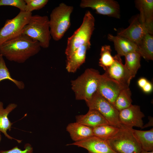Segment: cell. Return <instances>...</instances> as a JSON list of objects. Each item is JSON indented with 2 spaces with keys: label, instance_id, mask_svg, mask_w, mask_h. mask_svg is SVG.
I'll use <instances>...</instances> for the list:
<instances>
[{
  "label": "cell",
  "instance_id": "1",
  "mask_svg": "<svg viewBox=\"0 0 153 153\" xmlns=\"http://www.w3.org/2000/svg\"><path fill=\"white\" fill-rule=\"evenodd\" d=\"M41 47L38 41L22 34L4 43L0 47V54L10 61L23 63L38 54Z\"/></svg>",
  "mask_w": 153,
  "mask_h": 153
},
{
  "label": "cell",
  "instance_id": "2",
  "mask_svg": "<svg viewBox=\"0 0 153 153\" xmlns=\"http://www.w3.org/2000/svg\"><path fill=\"white\" fill-rule=\"evenodd\" d=\"M101 75L98 70L88 68L76 79L72 80L71 88L76 99L85 102L89 100L97 91Z\"/></svg>",
  "mask_w": 153,
  "mask_h": 153
},
{
  "label": "cell",
  "instance_id": "3",
  "mask_svg": "<svg viewBox=\"0 0 153 153\" xmlns=\"http://www.w3.org/2000/svg\"><path fill=\"white\" fill-rule=\"evenodd\" d=\"M49 21L47 16L32 15L24 27L22 34L38 41L41 47L47 48L49 46L52 38Z\"/></svg>",
  "mask_w": 153,
  "mask_h": 153
},
{
  "label": "cell",
  "instance_id": "4",
  "mask_svg": "<svg viewBox=\"0 0 153 153\" xmlns=\"http://www.w3.org/2000/svg\"><path fill=\"white\" fill-rule=\"evenodd\" d=\"M95 18L89 11L85 13L80 27L69 37L67 41L65 53L67 60L80 47L90 42L95 29Z\"/></svg>",
  "mask_w": 153,
  "mask_h": 153
},
{
  "label": "cell",
  "instance_id": "5",
  "mask_svg": "<svg viewBox=\"0 0 153 153\" xmlns=\"http://www.w3.org/2000/svg\"><path fill=\"white\" fill-rule=\"evenodd\" d=\"M73 7L64 3L60 4L52 10L49 25L52 38L55 41L61 39L71 26V15Z\"/></svg>",
  "mask_w": 153,
  "mask_h": 153
},
{
  "label": "cell",
  "instance_id": "6",
  "mask_svg": "<svg viewBox=\"0 0 153 153\" xmlns=\"http://www.w3.org/2000/svg\"><path fill=\"white\" fill-rule=\"evenodd\" d=\"M123 126L112 137L107 140L117 153H141V146L132 129Z\"/></svg>",
  "mask_w": 153,
  "mask_h": 153
},
{
  "label": "cell",
  "instance_id": "7",
  "mask_svg": "<svg viewBox=\"0 0 153 153\" xmlns=\"http://www.w3.org/2000/svg\"><path fill=\"white\" fill-rule=\"evenodd\" d=\"M86 102L89 109L98 111L107 120L110 125L118 128L122 126L119 120V112L113 104L103 97L97 91Z\"/></svg>",
  "mask_w": 153,
  "mask_h": 153
},
{
  "label": "cell",
  "instance_id": "8",
  "mask_svg": "<svg viewBox=\"0 0 153 153\" xmlns=\"http://www.w3.org/2000/svg\"><path fill=\"white\" fill-rule=\"evenodd\" d=\"M32 15L31 12L20 11L13 18L7 20L0 29V47L5 42L22 34Z\"/></svg>",
  "mask_w": 153,
  "mask_h": 153
},
{
  "label": "cell",
  "instance_id": "9",
  "mask_svg": "<svg viewBox=\"0 0 153 153\" xmlns=\"http://www.w3.org/2000/svg\"><path fill=\"white\" fill-rule=\"evenodd\" d=\"M80 7L90 8L97 14L120 18V7L117 2L113 0H82Z\"/></svg>",
  "mask_w": 153,
  "mask_h": 153
},
{
  "label": "cell",
  "instance_id": "10",
  "mask_svg": "<svg viewBox=\"0 0 153 153\" xmlns=\"http://www.w3.org/2000/svg\"><path fill=\"white\" fill-rule=\"evenodd\" d=\"M126 88H127L104 73L101 75L97 91L114 105L118 95L122 90Z\"/></svg>",
  "mask_w": 153,
  "mask_h": 153
},
{
  "label": "cell",
  "instance_id": "11",
  "mask_svg": "<svg viewBox=\"0 0 153 153\" xmlns=\"http://www.w3.org/2000/svg\"><path fill=\"white\" fill-rule=\"evenodd\" d=\"M144 116L139 106L132 105L119 111L118 115L121 124L130 129L134 127L143 128V118Z\"/></svg>",
  "mask_w": 153,
  "mask_h": 153
},
{
  "label": "cell",
  "instance_id": "12",
  "mask_svg": "<svg viewBox=\"0 0 153 153\" xmlns=\"http://www.w3.org/2000/svg\"><path fill=\"white\" fill-rule=\"evenodd\" d=\"M147 33L153 34L140 22L138 15L133 19L128 27L121 30L117 35L126 38L138 45Z\"/></svg>",
  "mask_w": 153,
  "mask_h": 153
},
{
  "label": "cell",
  "instance_id": "13",
  "mask_svg": "<svg viewBox=\"0 0 153 153\" xmlns=\"http://www.w3.org/2000/svg\"><path fill=\"white\" fill-rule=\"evenodd\" d=\"M114 57V63L104 73L125 87H129L132 78L122 63L121 57L116 54Z\"/></svg>",
  "mask_w": 153,
  "mask_h": 153
},
{
  "label": "cell",
  "instance_id": "14",
  "mask_svg": "<svg viewBox=\"0 0 153 153\" xmlns=\"http://www.w3.org/2000/svg\"><path fill=\"white\" fill-rule=\"evenodd\" d=\"M67 145L84 148L88 151V153H117L111 148L107 141L95 136Z\"/></svg>",
  "mask_w": 153,
  "mask_h": 153
},
{
  "label": "cell",
  "instance_id": "15",
  "mask_svg": "<svg viewBox=\"0 0 153 153\" xmlns=\"http://www.w3.org/2000/svg\"><path fill=\"white\" fill-rule=\"evenodd\" d=\"M135 7L139 11V19L152 33H153V0H136Z\"/></svg>",
  "mask_w": 153,
  "mask_h": 153
},
{
  "label": "cell",
  "instance_id": "16",
  "mask_svg": "<svg viewBox=\"0 0 153 153\" xmlns=\"http://www.w3.org/2000/svg\"><path fill=\"white\" fill-rule=\"evenodd\" d=\"M107 39L113 42L117 54L120 57L125 56L133 52H137L139 53L137 45L126 38L109 34L107 36Z\"/></svg>",
  "mask_w": 153,
  "mask_h": 153
},
{
  "label": "cell",
  "instance_id": "17",
  "mask_svg": "<svg viewBox=\"0 0 153 153\" xmlns=\"http://www.w3.org/2000/svg\"><path fill=\"white\" fill-rule=\"evenodd\" d=\"M90 42L78 48L67 60L66 69L69 73H74L85 62L86 52L90 47Z\"/></svg>",
  "mask_w": 153,
  "mask_h": 153
},
{
  "label": "cell",
  "instance_id": "18",
  "mask_svg": "<svg viewBox=\"0 0 153 153\" xmlns=\"http://www.w3.org/2000/svg\"><path fill=\"white\" fill-rule=\"evenodd\" d=\"M66 129L75 142L81 141L94 136L92 128L76 122L69 124Z\"/></svg>",
  "mask_w": 153,
  "mask_h": 153
},
{
  "label": "cell",
  "instance_id": "19",
  "mask_svg": "<svg viewBox=\"0 0 153 153\" xmlns=\"http://www.w3.org/2000/svg\"><path fill=\"white\" fill-rule=\"evenodd\" d=\"M17 107V105L16 103H10L4 108L3 103L0 101V132L3 133L7 138L11 140L14 139L20 143L22 142L21 140L12 137L7 132L8 130L9 131L11 130L13 124L9 120L8 115Z\"/></svg>",
  "mask_w": 153,
  "mask_h": 153
},
{
  "label": "cell",
  "instance_id": "20",
  "mask_svg": "<svg viewBox=\"0 0 153 153\" xmlns=\"http://www.w3.org/2000/svg\"><path fill=\"white\" fill-rule=\"evenodd\" d=\"M76 122L92 128L103 125L109 124L99 112L94 109H89L85 114L76 116Z\"/></svg>",
  "mask_w": 153,
  "mask_h": 153
},
{
  "label": "cell",
  "instance_id": "21",
  "mask_svg": "<svg viewBox=\"0 0 153 153\" xmlns=\"http://www.w3.org/2000/svg\"><path fill=\"white\" fill-rule=\"evenodd\" d=\"M142 151H153V129L147 131L132 129Z\"/></svg>",
  "mask_w": 153,
  "mask_h": 153
},
{
  "label": "cell",
  "instance_id": "22",
  "mask_svg": "<svg viewBox=\"0 0 153 153\" xmlns=\"http://www.w3.org/2000/svg\"><path fill=\"white\" fill-rule=\"evenodd\" d=\"M141 56L147 60H153V37L147 33L137 45Z\"/></svg>",
  "mask_w": 153,
  "mask_h": 153
},
{
  "label": "cell",
  "instance_id": "23",
  "mask_svg": "<svg viewBox=\"0 0 153 153\" xmlns=\"http://www.w3.org/2000/svg\"><path fill=\"white\" fill-rule=\"evenodd\" d=\"M124 56L125 60L124 66L133 78L140 67L141 56L137 52H133Z\"/></svg>",
  "mask_w": 153,
  "mask_h": 153
},
{
  "label": "cell",
  "instance_id": "24",
  "mask_svg": "<svg viewBox=\"0 0 153 153\" xmlns=\"http://www.w3.org/2000/svg\"><path fill=\"white\" fill-rule=\"evenodd\" d=\"M94 136L107 141L114 136L119 128L109 124L103 125L92 128Z\"/></svg>",
  "mask_w": 153,
  "mask_h": 153
},
{
  "label": "cell",
  "instance_id": "25",
  "mask_svg": "<svg viewBox=\"0 0 153 153\" xmlns=\"http://www.w3.org/2000/svg\"><path fill=\"white\" fill-rule=\"evenodd\" d=\"M131 93L129 87L123 89L120 92L115 102L114 106L119 111L132 105Z\"/></svg>",
  "mask_w": 153,
  "mask_h": 153
},
{
  "label": "cell",
  "instance_id": "26",
  "mask_svg": "<svg viewBox=\"0 0 153 153\" xmlns=\"http://www.w3.org/2000/svg\"><path fill=\"white\" fill-rule=\"evenodd\" d=\"M111 51L109 45H105L101 46L99 63V65L105 71L111 66L114 61V57L111 55Z\"/></svg>",
  "mask_w": 153,
  "mask_h": 153
},
{
  "label": "cell",
  "instance_id": "27",
  "mask_svg": "<svg viewBox=\"0 0 153 153\" xmlns=\"http://www.w3.org/2000/svg\"><path fill=\"white\" fill-rule=\"evenodd\" d=\"M5 80H8L13 82L20 90H23L25 88V84L23 82L17 80L11 77L3 57L0 54V82Z\"/></svg>",
  "mask_w": 153,
  "mask_h": 153
},
{
  "label": "cell",
  "instance_id": "28",
  "mask_svg": "<svg viewBox=\"0 0 153 153\" xmlns=\"http://www.w3.org/2000/svg\"><path fill=\"white\" fill-rule=\"evenodd\" d=\"M26 3L25 11L31 12L44 7L48 2V0H24Z\"/></svg>",
  "mask_w": 153,
  "mask_h": 153
},
{
  "label": "cell",
  "instance_id": "29",
  "mask_svg": "<svg viewBox=\"0 0 153 153\" xmlns=\"http://www.w3.org/2000/svg\"><path fill=\"white\" fill-rule=\"evenodd\" d=\"M3 6L15 7L20 11H25L26 3L24 0H0V6Z\"/></svg>",
  "mask_w": 153,
  "mask_h": 153
},
{
  "label": "cell",
  "instance_id": "30",
  "mask_svg": "<svg viewBox=\"0 0 153 153\" xmlns=\"http://www.w3.org/2000/svg\"><path fill=\"white\" fill-rule=\"evenodd\" d=\"M33 147L29 143H26L23 150H22L16 146L7 150H1L0 153H33Z\"/></svg>",
  "mask_w": 153,
  "mask_h": 153
},
{
  "label": "cell",
  "instance_id": "31",
  "mask_svg": "<svg viewBox=\"0 0 153 153\" xmlns=\"http://www.w3.org/2000/svg\"><path fill=\"white\" fill-rule=\"evenodd\" d=\"M141 89L145 93H150L152 91L153 89L152 85L150 82L148 81L145 85Z\"/></svg>",
  "mask_w": 153,
  "mask_h": 153
},
{
  "label": "cell",
  "instance_id": "32",
  "mask_svg": "<svg viewBox=\"0 0 153 153\" xmlns=\"http://www.w3.org/2000/svg\"><path fill=\"white\" fill-rule=\"evenodd\" d=\"M148 80L145 78H141L139 79L137 82L138 86L142 89L146 84Z\"/></svg>",
  "mask_w": 153,
  "mask_h": 153
},
{
  "label": "cell",
  "instance_id": "33",
  "mask_svg": "<svg viewBox=\"0 0 153 153\" xmlns=\"http://www.w3.org/2000/svg\"><path fill=\"white\" fill-rule=\"evenodd\" d=\"M141 153H153V151H142Z\"/></svg>",
  "mask_w": 153,
  "mask_h": 153
},
{
  "label": "cell",
  "instance_id": "34",
  "mask_svg": "<svg viewBox=\"0 0 153 153\" xmlns=\"http://www.w3.org/2000/svg\"><path fill=\"white\" fill-rule=\"evenodd\" d=\"M1 132H0V142H1Z\"/></svg>",
  "mask_w": 153,
  "mask_h": 153
}]
</instances>
